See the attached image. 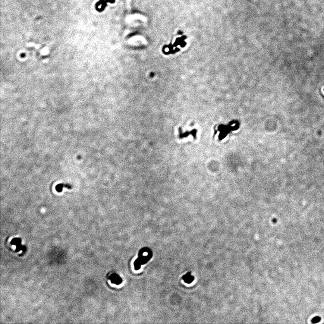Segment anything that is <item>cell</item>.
Wrapping results in <instances>:
<instances>
[{"mask_svg": "<svg viewBox=\"0 0 324 324\" xmlns=\"http://www.w3.org/2000/svg\"><path fill=\"white\" fill-rule=\"evenodd\" d=\"M183 279H184V281H185L186 282H187V283H190V282H191L193 281V279H194V278H193V277L190 276V275L189 274V273L188 274H187L186 275H185V276H184V277H183Z\"/></svg>", "mask_w": 324, "mask_h": 324, "instance_id": "6da1fadb", "label": "cell"}, {"mask_svg": "<svg viewBox=\"0 0 324 324\" xmlns=\"http://www.w3.org/2000/svg\"><path fill=\"white\" fill-rule=\"evenodd\" d=\"M321 320V318L319 316H315L314 317V318H313V319L312 320V322L313 323H318Z\"/></svg>", "mask_w": 324, "mask_h": 324, "instance_id": "7a4b0ae2", "label": "cell"}]
</instances>
